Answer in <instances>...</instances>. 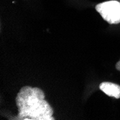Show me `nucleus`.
<instances>
[{"label": "nucleus", "mask_w": 120, "mask_h": 120, "mask_svg": "<svg viewBox=\"0 0 120 120\" xmlns=\"http://www.w3.org/2000/svg\"><path fill=\"white\" fill-rule=\"evenodd\" d=\"M99 89L109 96L120 99V86L111 82H102L99 85Z\"/></svg>", "instance_id": "3"}, {"label": "nucleus", "mask_w": 120, "mask_h": 120, "mask_svg": "<svg viewBox=\"0 0 120 120\" xmlns=\"http://www.w3.org/2000/svg\"><path fill=\"white\" fill-rule=\"evenodd\" d=\"M45 97V93L38 87L23 86L15 99L19 113L14 119L55 120L52 108Z\"/></svg>", "instance_id": "1"}, {"label": "nucleus", "mask_w": 120, "mask_h": 120, "mask_svg": "<svg viewBox=\"0 0 120 120\" xmlns=\"http://www.w3.org/2000/svg\"><path fill=\"white\" fill-rule=\"evenodd\" d=\"M96 10L110 25L120 23V2L111 0L98 4Z\"/></svg>", "instance_id": "2"}, {"label": "nucleus", "mask_w": 120, "mask_h": 120, "mask_svg": "<svg viewBox=\"0 0 120 120\" xmlns=\"http://www.w3.org/2000/svg\"><path fill=\"white\" fill-rule=\"evenodd\" d=\"M116 70H118V71H120V60L116 64Z\"/></svg>", "instance_id": "4"}]
</instances>
